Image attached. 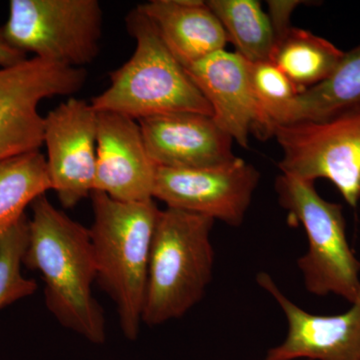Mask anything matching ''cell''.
Here are the masks:
<instances>
[{
  "mask_svg": "<svg viewBox=\"0 0 360 360\" xmlns=\"http://www.w3.org/2000/svg\"><path fill=\"white\" fill-rule=\"evenodd\" d=\"M32 208L23 265L41 276L45 305L59 324L103 345L106 321L92 295L96 264L89 229L56 210L45 194Z\"/></svg>",
  "mask_w": 360,
  "mask_h": 360,
  "instance_id": "1",
  "label": "cell"
},
{
  "mask_svg": "<svg viewBox=\"0 0 360 360\" xmlns=\"http://www.w3.org/2000/svg\"><path fill=\"white\" fill-rule=\"evenodd\" d=\"M89 229L96 283L115 302L123 335L136 340L142 323L149 257L160 210L153 200L124 202L94 191Z\"/></svg>",
  "mask_w": 360,
  "mask_h": 360,
  "instance_id": "2",
  "label": "cell"
},
{
  "mask_svg": "<svg viewBox=\"0 0 360 360\" xmlns=\"http://www.w3.org/2000/svg\"><path fill=\"white\" fill-rule=\"evenodd\" d=\"M214 220L167 208L156 221L142 323L153 328L181 319L201 302L212 281Z\"/></svg>",
  "mask_w": 360,
  "mask_h": 360,
  "instance_id": "3",
  "label": "cell"
},
{
  "mask_svg": "<svg viewBox=\"0 0 360 360\" xmlns=\"http://www.w3.org/2000/svg\"><path fill=\"white\" fill-rule=\"evenodd\" d=\"M125 23L136 47L129 60L110 73V86L92 99V108L137 120L175 112L212 117L210 103L167 49L153 21L136 7L127 14Z\"/></svg>",
  "mask_w": 360,
  "mask_h": 360,
  "instance_id": "4",
  "label": "cell"
},
{
  "mask_svg": "<svg viewBox=\"0 0 360 360\" xmlns=\"http://www.w3.org/2000/svg\"><path fill=\"white\" fill-rule=\"evenodd\" d=\"M274 188L279 205L307 233L309 250L296 262L305 290L354 303L360 290V259L348 243L342 206L322 198L314 182L291 175H279Z\"/></svg>",
  "mask_w": 360,
  "mask_h": 360,
  "instance_id": "5",
  "label": "cell"
},
{
  "mask_svg": "<svg viewBox=\"0 0 360 360\" xmlns=\"http://www.w3.org/2000/svg\"><path fill=\"white\" fill-rule=\"evenodd\" d=\"M103 21L97 0H11L4 30L23 53L82 68L98 54Z\"/></svg>",
  "mask_w": 360,
  "mask_h": 360,
  "instance_id": "6",
  "label": "cell"
},
{
  "mask_svg": "<svg viewBox=\"0 0 360 360\" xmlns=\"http://www.w3.org/2000/svg\"><path fill=\"white\" fill-rule=\"evenodd\" d=\"M271 136L283 149L281 174L305 181L328 179L347 205L360 200V110L321 122L276 125Z\"/></svg>",
  "mask_w": 360,
  "mask_h": 360,
  "instance_id": "7",
  "label": "cell"
},
{
  "mask_svg": "<svg viewBox=\"0 0 360 360\" xmlns=\"http://www.w3.org/2000/svg\"><path fill=\"white\" fill-rule=\"evenodd\" d=\"M86 79L84 68L35 56L0 68V161L39 150L44 132L40 101L71 96L82 89Z\"/></svg>",
  "mask_w": 360,
  "mask_h": 360,
  "instance_id": "8",
  "label": "cell"
},
{
  "mask_svg": "<svg viewBox=\"0 0 360 360\" xmlns=\"http://www.w3.org/2000/svg\"><path fill=\"white\" fill-rule=\"evenodd\" d=\"M257 168L241 158L205 168L158 167L153 198L168 208L238 227L259 184Z\"/></svg>",
  "mask_w": 360,
  "mask_h": 360,
  "instance_id": "9",
  "label": "cell"
},
{
  "mask_svg": "<svg viewBox=\"0 0 360 360\" xmlns=\"http://www.w3.org/2000/svg\"><path fill=\"white\" fill-rule=\"evenodd\" d=\"M96 141L97 111L84 99H68L44 117L51 189L68 210L94 193Z\"/></svg>",
  "mask_w": 360,
  "mask_h": 360,
  "instance_id": "10",
  "label": "cell"
},
{
  "mask_svg": "<svg viewBox=\"0 0 360 360\" xmlns=\"http://www.w3.org/2000/svg\"><path fill=\"white\" fill-rule=\"evenodd\" d=\"M257 281L279 305L288 333L281 345L270 348L274 360H360V290L352 307L343 314L316 315L305 311L290 300L266 272Z\"/></svg>",
  "mask_w": 360,
  "mask_h": 360,
  "instance_id": "11",
  "label": "cell"
},
{
  "mask_svg": "<svg viewBox=\"0 0 360 360\" xmlns=\"http://www.w3.org/2000/svg\"><path fill=\"white\" fill-rule=\"evenodd\" d=\"M212 108L214 122L233 141L248 148L250 135L257 131L270 137L264 111L251 85L250 65L236 52H214L184 68Z\"/></svg>",
  "mask_w": 360,
  "mask_h": 360,
  "instance_id": "12",
  "label": "cell"
},
{
  "mask_svg": "<svg viewBox=\"0 0 360 360\" xmlns=\"http://www.w3.org/2000/svg\"><path fill=\"white\" fill-rule=\"evenodd\" d=\"M156 170L135 120L97 112L94 191L124 202L153 200Z\"/></svg>",
  "mask_w": 360,
  "mask_h": 360,
  "instance_id": "13",
  "label": "cell"
},
{
  "mask_svg": "<svg viewBox=\"0 0 360 360\" xmlns=\"http://www.w3.org/2000/svg\"><path fill=\"white\" fill-rule=\"evenodd\" d=\"M144 144L158 167L205 168L236 160L233 139L212 116L175 112L139 120Z\"/></svg>",
  "mask_w": 360,
  "mask_h": 360,
  "instance_id": "14",
  "label": "cell"
},
{
  "mask_svg": "<svg viewBox=\"0 0 360 360\" xmlns=\"http://www.w3.org/2000/svg\"><path fill=\"white\" fill-rule=\"evenodd\" d=\"M139 9L184 68L225 49L229 39L219 18L201 0H151Z\"/></svg>",
  "mask_w": 360,
  "mask_h": 360,
  "instance_id": "15",
  "label": "cell"
},
{
  "mask_svg": "<svg viewBox=\"0 0 360 360\" xmlns=\"http://www.w3.org/2000/svg\"><path fill=\"white\" fill-rule=\"evenodd\" d=\"M357 110H360V44L345 52L328 79L298 94L274 127L321 122Z\"/></svg>",
  "mask_w": 360,
  "mask_h": 360,
  "instance_id": "16",
  "label": "cell"
},
{
  "mask_svg": "<svg viewBox=\"0 0 360 360\" xmlns=\"http://www.w3.org/2000/svg\"><path fill=\"white\" fill-rule=\"evenodd\" d=\"M345 56L321 37L291 27L274 44L270 61L283 70L300 94L328 79Z\"/></svg>",
  "mask_w": 360,
  "mask_h": 360,
  "instance_id": "17",
  "label": "cell"
},
{
  "mask_svg": "<svg viewBox=\"0 0 360 360\" xmlns=\"http://www.w3.org/2000/svg\"><path fill=\"white\" fill-rule=\"evenodd\" d=\"M51 189L46 158L39 150L0 161V236L25 217L26 206Z\"/></svg>",
  "mask_w": 360,
  "mask_h": 360,
  "instance_id": "18",
  "label": "cell"
},
{
  "mask_svg": "<svg viewBox=\"0 0 360 360\" xmlns=\"http://www.w3.org/2000/svg\"><path fill=\"white\" fill-rule=\"evenodd\" d=\"M236 53L248 63L269 61L276 37L269 14L257 0H208Z\"/></svg>",
  "mask_w": 360,
  "mask_h": 360,
  "instance_id": "19",
  "label": "cell"
},
{
  "mask_svg": "<svg viewBox=\"0 0 360 360\" xmlns=\"http://www.w3.org/2000/svg\"><path fill=\"white\" fill-rule=\"evenodd\" d=\"M30 219L25 215L0 236V309L34 295L37 281L21 272L27 248Z\"/></svg>",
  "mask_w": 360,
  "mask_h": 360,
  "instance_id": "20",
  "label": "cell"
},
{
  "mask_svg": "<svg viewBox=\"0 0 360 360\" xmlns=\"http://www.w3.org/2000/svg\"><path fill=\"white\" fill-rule=\"evenodd\" d=\"M251 85L260 108L272 129L281 113L300 94L295 84L272 61L250 63Z\"/></svg>",
  "mask_w": 360,
  "mask_h": 360,
  "instance_id": "21",
  "label": "cell"
},
{
  "mask_svg": "<svg viewBox=\"0 0 360 360\" xmlns=\"http://www.w3.org/2000/svg\"><path fill=\"white\" fill-rule=\"evenodd\" d=\"M269 6V16L272 28H274L276 41L288 32L292 26L290 25L291 14L293 11L303 4L297 0H270L267 1Z\"/></svg>",
  "mask_w": 360,
  "mask_h": 360,
  "instance_id": "22",
  "label": "cell"
},
{
  "mask_svg": "<svg viewBox=\"0 0 360 360\" xmlns=\"http://www.w3.org/2000/svg\"><path fill=\"white\" fill-rule=\"evenodd\" d=\"M26 54L23 53L9 44L4 33V27L0 26V68H11L26 60Z\"/></svg>",
  "mask_w": 360,
  "mask_h": 360,
  "instance_id": "23",
  "label": "cell"
},
{
  "mask_svg": "<svg viewBox=\"0 0 360 360\" xmlns=\"http://www.w3.org/2000/svg\"><path fill=\"white\" fill-rule=\"evenodd\" d=\"M262 360H274V359H267V357H265V359H264Z\"/></svg>",
  "mask_w": 360,
  "mask_h": 360,
  "instance_id": "24",
  "label": "cell"
}]
</instances>
